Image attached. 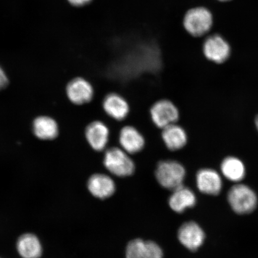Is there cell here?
Here are the masks:
<instances>
[{"instance_id":"3957f363","label":"cell","mask_w":258,"mask_h":258,"mask_svg":"<svg viewBox=\"0 0 258 258\" xmlns=\"http://www.w3.org/2000/svg\"><path fill=\"white\" fill-rule=\"evenodd\" d=\"M129 154L121 147H111L106 150L104 155V164L105 168L113 175L125 177L134 173V161Z\"/></svg>"},{"instance_id":"2e32d148","label":"cell","mask_w":258,"mask_h":258,"mask_svg":"<svg viewBox=\"0 0 258 258\" xmlns=\"http://www.w3.org/2000/svg\"><path fill=\"white\" fill-rule=\"evenodd\" d=\"M16 249L22 258H40L43 254V246L36 235L22 234L16 242Z\"/></svg>"},{"instance_id":"5bb4252c","label":"cell","mask_w":258,"mask_h":258,"mask_svg":"<svg viewBox=\"0 0 258 258\" xmlns=\"http://www.w3.org/2000/svg\"><path fill=\"white\" fill-rule=\"evenodd\" d=\"M161 136L164 145L170 151L181 150L188 143V136L185 129L177 122L163 128Z\"/></svg>"},{"instance_id":"277c9868","label":"cell","mask_w":258,"mask_h":258,"mask_svg":"<svg viewBox=\"0 0 258 258\" xmlns=\"http://www.w3.org/2000/svg\"><path fill=\"white\" fill-rule=\"evenodd\" d=\"M185 173L184 167L174 160L160 161L156 170L157 181L164 188L173 191L182 185Z\"/></svg>"},{"instance_id":"30bf717a","label":"cell","mask_w":258,"mask_h":258,"mask_svg":"<svg viewBox=\"0 0 258 258\" xmlns=\"http://www.w3.org/2000/svg\"><path fill=\"white\" fill-rule=\"evenodd\" d=\"M120 147L129 154H135L143 150L145 138L143 134L133 125H125L121 128L118 135Z\"/></svg>"},{"instance_id":"8992f818","label":"cell","mask_w":258,"mask_h":258,"mask_svg":"<svg viewBox=\"0 0 258 258\" xmlns=\"http://www.w3.org/2000/svg\"><path fill=\"white\" fill-rule=\"evenodd\" d=\"M203 52L206 59L216 63H222L230 56L231 47L221 35H210L203 44Z\"/></svg>"},{"instance_id":"7402d4cb","label":"cell","mask_w":258,"mask_h":258,"mask_svg":"<svg viewBox=\"0 0 258 258\" xmlns=\"http://www.w3.org/2000/svg\"><path fill=\"white\" fill-rule=\"evenodd\" d=\"M255 124L258 131V115H257V117L255 118Z\"/></svg>"},{"instance_id":"ffe728a7","label":"cell","mask_w":258,"mask_h":258,"mask_svg":"<svg viewBox=\"0 0 258 258\" xmlns=\"http://www.w3.org/2000/svg\"><path fill=\"white\" fill-rule=\"evenodd\" d=\"M9 80L5 71L0 67V90L4 89L8 85Z\"/></svg>"},{"instance_id":"4fadbf2b","label":"cell","mask_w":258,"mask_h":258,"mask_svg":"<svg viewBox=\"0 0 258 258\" xmlns=\"http://www.w3.org/2000/svg\"><path fill=\"white\" fill-rule=\"evenodd\" d=\"M196 180L200 191L206 195L217 196L221 191L222 177L214 169L206 168L200 170L197 174Z\"/></svg>"},{"instance_id":"603a6c76","label":"cell","mask_w":258,"mask_h":258,"mask_svg":"<svg viewBox=\"0 0 258 258\" xmlns=\"http://www.w3.org/2000/svg\"><path fill=\"white\" fill-rule=\"evenodd\" d=\"M218 1L221 2H227L231 1V0H218Z\"/></svg>"},{"instance_id":"44dd1931","label":"cell","mask_w":258,"mask_h":258,"mask_svg":"<svg viewBox=\"0 0 258 258\" xmlns=\"http://www.w3.org/2000/svg\"><path fill=\"white\" fill-rule=\"evenodd\" d=\"M92 0H69V2L73 6H83L89 4Z\"/></svg>"},{"instance_id":"7c38bea8","label":"cell","mask_w":258,"mask_h":258,"mask_svg":"<svg viewBox=\"0 0 258 258\" xmlns=\"http://www.w3.org/2000/svg\"><path fill=\"white\" fill-rule=\"evenodd\" d=\"M179 240L190 250H196L204 242L205 234L202 228L195 222L183 224L178 231Z\"/></svg>"},{"instance_id":"d6986e66","label":"cell","mask_w":258,"mask_h":258,"mask_svg":"<svg viewBox=\"0 0 258 258\" xmlns=\"http://www.w3.org/2000/svg\"><path fill=\"white\" fill-rule=\"evenodd\" d=\"M221 170L226 179L235 183L241 182L246 173L244 163L235 157H226L221 163Z\"/></svg>"},{"instance_id":"9c48e42d","label":"cell","mask_w":258,"mask_h":258,"mask_svg":"<svg viewBox=\"0 0 258 258\" xmlns=\"http://www.w3.org/2000/svg\"><path fill=\"white\" fill-rule=\"evenodd\" d=\"M87 141L92 149L96 151L105 150L110 137L109 128L104 122L94 121L87 126L85 131Z\"/></svg>"},{"instance_id":"e0dca14e","label":"cell","mask_w":258,"mask_h":258,"mask_svg":"<svg viewBox=\"0 0 258 258\" xmlns=\"http://www.w3.org/2000/svg\"><path fill=\"white\" fill-rule=\"evenodd\" d=\"M32 129L35 136L44 141L53 140L59 134L57 122L48 116H40L35 118Z\"/></svg>"},{"instance_id":"7a4b0ae2","label":"cell","mask_w":258,"mask_h":258,"mask_svg":"<svg viewBox=\"0 0 258 258\" xmlns=\"http://www.w3.org/2000/svg\"><path fill=\"white\" fill-rule=\"evenodd\" d=\"M214 18L211 11L206 8L199 6L188 10L183 18V27L192 37L204 36L211 31Z\"/></svg>"},{"instance_id":"9a60e30c","label":"cell","mask_w":258,"mask_h":258,"mask_svg":"<svg viewBox=\"0 0 258 258\" xmlns=\"http://www.w3.org/2000/svg\"><path fill=\"white\" fill-rule=\"evenodd\" d=\"M87 186L89 192L99 199L109 198L115 190L114 180L109 176L102 173L94 174L90 176Z\"/></svg>"},{"instance_id":"ac0fdd59","label":"cell","mask_w":258,"mask_h":258,"mask_svg":"<svg viewBox=\"0 0 258 258\" xmlns=\"http://www.w3.org/2000/svg\"><path fill=\"white\" fill-rule=\"evenodd\" d=\"M196 202L195 194L191 189L183 185L173 190L169 201L171 209L177 213H182L186 209L192 207Z\"/></svg>"},{"instance_id":"cb8c5ba5","label":"cell","mask_w":258,"mask_h":258,"mask_svg":"<svg viewBox=\"0 0 258 258\" xmlns=\"http://www.w3.org/2000/svg\"><path fill=\"white\" fill-rule=\"evenodd\" d=\"M0 258H2V257H0Z\"/></svg>"},{"instance_id":"ba28073f","label":"cell","mask_w":258,"mask_h":258,"mask_svg":"<svg viewBox=\"0 0 258 258\" xmlns=\"http://www.w3.org/2000/svg\"><path fill=\"white\" fill-rule=\"evenodd\" d=\"M102 107L109 117L118 121L124 120L131 111L127 99L117 93L106 95L103 100Z\"/></svg>"},{"instance_id":"8fae6325","label":"cell","mask_w":258,"mask_h":258,"mask_svg":"<svg viewBox=\"0 0 258 258\" xmlns=\"http://www.w3.org/2000/svg\"><path fill=\"white\" fill-rule=\"evenodd\" d=\"M163 251L151 241L135 239L129 242L125 250L126 258H163Z\"/></svg>"},{"instance_id":"52a82bcc","label":"cell","mask_w":258,"mask_h":258,"mask_svg":"<svg viewBox=\"0 0 258 258\" xmlns=\"http://www.w3.org/2000/svg\"><path fill=\"white\" fill-rule=\"evenodd\" d=\"M66 92L70 101L78 105L88 104L94 96V89L91 84L81 77L71 81L68 84Z\"/></svg>"},{"instance_id":"5b68a950","label":"cell","mask_w":258,"mask_h":258,"mask_svg":"<svg viewBox=\"0 0 258 258\" xmlns=\"http://www.w3.org/2000/svg\"><path fill=\"white\" fill-rule=\"evenodd\" d=\"M150 115L153 124L161 130L177 123L180 118L179 108L175 103L167 99L154 102L150 109Z\"/></svg>"},{"instance_id":"6da1fadb","label":"cell","mask_w":258,"mask_h":258,"mask_svg":"<svg viewBox=\"0 0 258 258\" xmlns=\"http://www.w3.org/2000/svg\"><path fill=\"white\" fill-rule=\"evenodd\" d=\"M227 201L235 214L245 215L256 209L258 199L255 192L249 186L237 183L231 187L227 194Z\"/></svg>"}]
</instances>
